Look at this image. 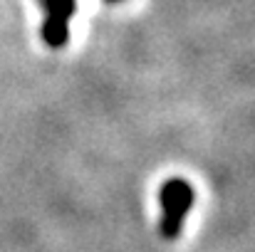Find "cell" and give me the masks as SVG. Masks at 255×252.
<instances>
[{
  "label": "cell",
  "instance_id": "1",
  "mask_svg": "<svg viewBox=\"0 0 255 252\" xmlns=\"http://www.w3.org/2000/svg\"><path fill=\"white\" fill-rule=\"evenodd\" d=\"M193 200H196V193L188 185V180L183 178L164 180L159 190V205H161V235L166 240H173L181 233L183 220L193 208Z\"/></svg>",
  "mask_w": 255,
  "mask_h": 252
},
{
  "label": "cell",
  "instance_id": "2",
  "mask_svg": "<svg viewBox=\"0 0 255 252\" xmlns=\"http://www.w3.org/2000/svg\"><path fill=\"white\" fill-rule=\"evenodd\" d=\"M42 7V40L50 47H62L70 37V20L77 12V0H37Z\"/></svg>",
  "mask_w": 255,
  "mask_h": 252
},
{
  "label": "cell",
  "instance_id": "3",
  "mask_svg": "<svg viewBox=\"0 0 255 252\" xmlns=\"http://www.w3.org/2000/svg\"><path fill=\"white\" fill-rule=\"evenodd\" d=\"M109 2H117V0H109Z\"/></svg>",
  "mask_w": 255,
  "mask_h": 252
}]
</instances>
